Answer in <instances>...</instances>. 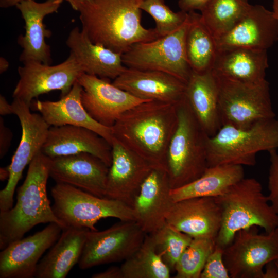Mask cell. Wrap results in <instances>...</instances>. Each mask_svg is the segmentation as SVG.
I'll use <instances>...</instances> for the list:
<instances>
[{"instance_id": "1", "label": "cell", "mask_w": 278, "mask_h": 278, "mask_svg": "<svg viewBox=\"0 0 278 278\" xmlns=\"http://www.w3.org/2000/svg\"><path fill=\"white\" fill-rule=\"evenodd\" d=\"M178 124L177 104L143 102L124 113L111 128L114 137L152 169L166 171V155Z\"/></svg>"}, {"instance_id": "2", "label": "cell", "mask_w": 278, "mask_h": 278, "mask_svg": "<svg viewBox=\"0 0 278 278\" xmlns=\"http://www.w3.org/2000/svg\"><path fill=\"white\" fill-rule=\"evenodd\" d=\"M143 0H92L78 8L81 30L93 43L123 55L133 45L159 38L141 23Z\"/></svg>"}, {"instance_id": "3", "label": "cell", "mask_w": 278, "mask_h": 278, "mask_svg": "<svg viewBox=\"0 0 278 278\" xmlns=\"http://www.w3.org/2000/svg\"><path fill=\"white\" fill-rule=\"evenodd\" d=\"M51 159L42 152L29 164L23 183L18 188L17 201L11 208L0 211V249L23 238L36 225L56 223L67 228L55 215L46 186Z\"/></svg>"}, {"instance_id": "4", "label": "cell", "mask_w": 278, "mask_h": 278, "mask_svg": "<svg viewBox=\"0 0 278 278\" xmlns=\"http://www.w3.org/2000/svg\"><path fill=\"white\" fill-rule=\"evenodd\" d=\"M216 199L221 207L222 220L215 242L223 249L241 230L256 226L269 233L278 227V215L255 178H243Z\"/></svg>"}, {"instance_id": "5", "label": "cell", "mask_w": 278, "mask_h": 278, "mask_svg": "<svg viewBox=\"0 0 278 278\" xmlns=\"http://www.w3.org/2000/svg\"><path fill=\"white\" fill-rule=\"evenodd\" d=\"M178 124L166 155V172L171 189L199 178L208 167L204 132L185 97L177 103Z\"/></svg>"}, {"instance_id": "6", "label": "cell", "mask_w": 278, "mask_h": 278, "mask_svg": "<svg viewBox=\"0 0 278 278\" xmlns=\"http://www.w3.org/2000/svg\"><path fill=\"white\" fill-rule=\"evenodd\" d=\"M278 148V128L274 118L241 129L223 125L207 142L208 167L223 164L254 166L256 154Z\"/></svg>"}, {"instance_id": "7", "label": "cell", "mask_w": 278, "mask_h": 278, "mask_svg": "<svg viewBox=\"0 0 278 278\" xmlns=\"http://www.w3.org/2000/svg\"><path fill=\"white\" fill-rule=\"evenodd\" d=\"M52 208L66 227L97 229L95 224L109 217L120 220H135L133 208L115 199L99 197L73 186L56 183L51 189Z\"/></svg>"}, {"instance_id": "8", "label": "cell", "mask_w": 278, "mask_h": 278, "mask_svg": "<svg viewBox=\"0 0 278 278\" xmlns=\"http://www.w3.org/2000/svg\"><path fill=\"white\" fill-rule=\"evenodd\" d=\"M218 77L221 126L246 129L260 121L275 118L269 84L266 79L246 83Z\"/></svg>"}, {"instance_id": "9", "label": "cell", "mask_w": 278, "mask_h": 278, "mask_svg": "<svg viewBox=\"0 0 278 278\" xmlns=\"http://www.w3.org/2000/svg\"><path fill=\"white\" fill-rule=\"evenodd\" d=\"M189 24L188 13L185 23L173 32L133 45L122 55L123 64L128 68L168 73L186 83L192 73L185 48Z\"/></svg>"}, {"instance_id": "10", "label": "cell", "mask_w": 278, "mask_h": 278, "mask_svg": "<svg viewBox=\"0 0 278 278\" xmlns=\"http://www.w3.org/2000/svg\"><path fill=\"white\" fill-rule=\"evenodd\" d=\"M223 259L231 278H263L266 265L278 259V227L265 234L256 226L238 231Z\"/></svg>"}, {"instance_id": "11", "label": "cell", "mask_w": 278, "mask_h": 278, "mask_svg": "<svg viewBox=\"0 0 278 278\" xmlns=\"http://www.w3.org/2000/svg\"><path fill=\"white\" fill-rule=\"evenodd\" d=\"M146 235L135 220H120L101 231L89 230L79 267L84 270L125 260L140 248Z\"/></svg>"}, {"instance_id": "12", "label": "cell", "mask_w": 278, "mask_h": 278, "mask_svg": "<svg viewBox=\"0 0 278 278\" xmlns=\"http://www.w3.org/2000/svg\"><path fill=\"white\" fill-rule=\"evenodd\" d=\"M14 114L20 121L22 135L19 145L8 166L10 176L6 186L0 191V211L13 207L16 186L25 167L41 152L50 126L40 114L33 113L30 107L21 99L13 98L11 103Z\"/></svg>"}, {"instance_id": "13", "label": "cell", "mask_w": 278, "mask_h": 278, "mask_svg": "<svg viewBox=\"0 0 278 278\" xmlns=\"http://www.w3.org/2000/svg\"><path fill=\"white\" fill-rule=\"evenodd\" d=\"M19 80L12 96L31 107L33 98L52 91L66 95L83 73L74 56L70 54L62 62L50 65L37 61L23 63L18 69Z\"/></svg>"}, {"instance_id": "14", "label": "cell", "mask_w": 278, "mask_h": 278, "mask_svg": "<svg viewBox=\"0 0 278 278\" xmlns=\"http://www.w3.org/2000/svg\"><path fill=\"white\" fill-rule=\"evenodd\" d=\"M109 80L83 73L77 81L82 87L81 100L89 114L99 124L111 128L126 111L150 100L138 98Z\"/></svg>"}, {"instance_id": "15", "label": "cell", "mask_w": 278, "mask_h": 278, "mask_svg": "<svg viewBox=\"0 0 278 278\" xmlns=\"http://www.w3.org/2000/svg\"><path fill=\"white\" fill-rule=\"evenodd\" d=\"M63 228L49 223L32 235L15 240L0 253L1 278L35 277L38 262L43 253L60 237Z\"/></svg>"}, {"instance_id": "16", "label": "cell", "mask_w": 278, "mask_h": 278, "mask_svg": "<svg viewBox=\"0 0 278 278\" xmlns=\"http://www.w3.org/2000/svg\"><path fill=\"white\" fill-rule=\"evenodd\" d=\"M112 149L105 197L120 201L132 208L142 184L152 168L115 137Z\"/></svg>"}, {"instance_id": "17", "label": "cell", "mask_w": 278, "mask_h": 278, "mask_svg": "<svg viewBox=\"0 0 278 278\" xmlns=\"http://www.w3.org/2000/svg\"><path fill=\"white\" fill-rule=\"evenodd\" d=\"M109 167L89 153L51 159L49 176L56 183L77 187L99 197H105Z\"/></svg>"}, {"instance_id": "18", "label": "cell", "mask_w": 278, "mask_h": 278, "mask_svg": "<svg viewBox=\"0 0 278 278\" xmlns=\"http://www.w3.org/2000/svg\"><path fill=\"white\" fill-rule=\"evenodd\" d=\"M277 40L278 21L272 11L260 5H251L236 25L216 41L218 49L240 47L267 50Z\"/></svg>"}, {"instance_id": "19", "label": "cell", "mask_w": 278, "mask_h": 278, "mask_svg": "<svg viewBox=\"0 0 278 278\" xmlns=\"http://www.w3.org/2000/svg\"><path fill=\"white\" fill-rule=\"evenodd\" d=\"M166 171L152 169L141 185L132 208L135 221L146 234H151L166 223L174 202L170 196Z\"/></svg>"}, {"instance_id": "20", "label": "cell", "mask_w": 278, "mask_h": 278, "mask_svg": "<svg viewBox=\"0 0 278 278\" xmlns=\"http://www.w3.org/2000/svg\"><path fill=\"white\" fill-rule=\"evenodd\" d=\"M63 1L46 0L39 3L24 0L16 6L25 22V34L18 39L22 48L20 61H37L47 64L52 62L50 48L45 41L51 32L46 28L44 19L47 15L57 12Z\"/></svg>"}, {"instance_id": "21", "label": "cell", "mask_w": 278, "mask_h": 278, "mask_svg": "<svg viewBox=\"0 0 278 278\" xmlns=\"http://www.w3.org/2000/svg\"><path fill=\"white\" fill-rule=\"evenodd\" d=\"M222 212L216 198L195 197L175 202L166 223L193 238L216 239L221 227Z\"/></svg>"}, {"instance_id": "22", "label": "cell", "mask_w": 278, "mask_h": 278, "mask_svg": "<svg viewBox=\"0 0 278 278\" xmlns=\"http://www.w3.org/2000/svg\"><path fill=\"white\" fill-rule=\"evenodd\" d=\"M41 152L51 159L89 153L99 158L109 167L112 163V149L109 143L95 132L77 126L50 127Z\"/></svg>"}, {"instance_id": "23", "label": "cell", "mask_w": 278, "mask_h": 278, "mask_svg": "<svg viewBox=\"0 0 278 278\" xmlns=\"http://www.w3.org/2000/svg\"><path fill=\"white\" fill-rule=\"evenodd\" d=\"M113 83L138 98L173 104L183 98L186 84L164 72L128 67Z\"/></svg>"}, {"instance_id": "24", "label": "cell", "mask_w": 278, "mask_h": 278, "mask_svg": "<svg viewBox=\"0 0 278 278\" xmlns=\"http://www.w3.org/2000/svg\"><path fill=\"white\" fill-rule=\"evenodd\" d=\"M82 86L77 81L70 91L57 101L37 100L30 108L39 111L50 126L73 125L89 129L106 140L112 146V129L94 120L84 108L81 100Z\"/></svg>"}, {"instance_id": "25", "label": "cell", "mask_w": 278, "mask_h": 278, "mask_svg": "<svg viewBox=\"0 0 278 278\" xmlns=\"http://www.w3.org/2000/svg\"><path fill=\"white\" fill-rule=\"evenodd\" d=\"M185 99L200 126L208 136L221 128L219 108V82L213 70L192 71L186 84Z\"/></svg>"}, {"instance_id": "26", "label": "cell", "mask_w": 278, "mask_h": 278, "mask_svg": "<svg viewBox=\"0 0 278 278\" xmlns=\"http://www.w3.org/2000/svg\"><path fill=\"white\" fill-rule=\"evenodd\" d=\"M66 44L84 73L114 80L127 68L121 54L92 42L78 27L71 31Z\"/></svg>"}, {"instance_id": "27", "label": "cell", "mask_w": 278, "mask_h": 278, "mask_svg": "<svg viewBox=\"0 0 278 278\" xmlns=\"http://www.w3.org/2000/svg\"><path fill=\"white\" fill-rule=\"evenodd\" d=\"M267 50L246 48L218 49L213 71L219 77L246 83L265 80Z\"/></svg>"}, {"instance_id": "28", "label": "cell", "mask_w": 278, "mask_h": 278, "mask_svg": "<svg viewBox=\"0 0 278 278\" xmlns=\"http://www.w3.org/2000/svg\"><path fill=\"white\" fill-rule=\"evenodd\" d=\"M88 228L68 227L39 263L35 277L65 278L81 255Z\"/></svg>"}, {"instance_id": "29", "label": "cell", "mask_w": 278, "mask_h": 278, "mask_svg": "<svg viewBox=\"0 0 278 278\" xmlns=\"http://www.w3.org/2000/svg\"><path fill=\"white\" fill-rule=\"evenodd\" d=\"M244 175L241 165L223 164L208 167L195 181L171 189L170 196L174 202L195 197H218L244 178Z\"/></svg>"}, {"instance_id": "30", "label": "cell", "mask_w": 278, "mask_h": 278, "mask_svg": "<svg viewBox=\"0 0 278 278\" xmlns=\"http://www.w3.org/2000/svg\"><path fill=\"white\" fill-rule=\"evenodd\" d=\"M188 13L189 24L185 39L188 64L195 72L212 70L218 53L216 39L202 22L200 14L195 11Z\"/></svg>"}, {"instance_id": "31", "label": "cell", "mask_w": 278, "mask_h": 278, "mask_svg": "<svg viewBox=\"0 0 278 278\" xmlns=\"http://www.w3.org/2000/svg\"><path fill=\"white\" fill-rule=\"evenodd\" d=\"M251 5L248 0H210L201 11V19L217 40L236 25Z\"/></svg>"}, {"instance_id": "32", "label": "cell", "mask_w": 278, "mask_h": 278, "mask_svg": "<svg viewBox=\"0 0 278 278\" xmlns=\"http://www.w3.org/2000/svg\"><path fill=\"white\" fill-rule=\"evenodd\" d=\"M123 278H169L171 271L157 253L151 236L146 234L140 248L120 267Z\"/></svg>"}, {"instance_id": "33", "label": "cell", "mask_w": 278, "mask_h": 278, "mask_svg": "<svg viewBox=\"0 0 278 278\" xmlns=\"http://www.w3.org/2000/svg\"><path fill=\"white\" fill-rule=\"evenodd\" d=\"M149 235L157 253L170 271H174L177 262L193 238L167 223Z\"/></svg>"}, {"instance_id": "34", "label": "cell", "mask_w": 278, "mask_h": 278, "mask_svg": "<svg viewBox=\"0 0 278 278\" xmlns=\"http://www.w3.org/2000/svg\"><path fill=\"white\" fill-rule=\"evenodd\" d=\"M215 239L193 238L177 262L176 278H200L206 261L214 249Z\"/></svg>"}, {"instance_id": "35", "label": "cell", "mask_w": 278, "mask_h": 278, "mask_svg": "<svg viewBox=\"0 0 278 278\" xmlns=\"http://www.w3.org/2000/svg\"><path fill=\"white\" fill-rule=\"evenodd\" d=\"M140 8L149 14L155 23V30L159 37L171 33L185 23L188 12H173L164 0H143Z\"/></svg>"}, {"instance_id": "36", "label": "cell", "mask_w": 278, "mask_h": 278, "mask_svg": "<svg viewBox=\"0 0 278 278\" xmlns=\"http://www.w3.org/2000/svg\"><path fill=\"white\" fill-rule=\"evenodd\" d=\"M224 249L215 244L208 256L200 278H230L229 271L223 259Z\"/></svg>"}, {"instance_id": "37", "label": "cell", "mask_w": 278, "mask_h": 278, "mask_svg": "<svg viewBox=\"0 0 278 278\" xmlns=\"http://www.w3.org/2000/svg\"><path fill=\"white\" fill-rule=\"evenodd\" d=\"M270 166L269 171L267 196L274 212L278 215V153L276 150L269 152Z\"/></svg>"}, {"instance_id": "38", "label": "cell", "mask_w": 278, "mask_h": 278, "mask_svg": "<svg viewBox=\"0 0 278 278\" xmlns=\"http://www.w3.org/2000/svg\"><path fill=\"white\" fill-rule=\"evenodd\" d=\"M12 138V133L0 118V158H3L8 152Z\"/></svg>"}, {"instance_id": "39", "label": "cell", "mask_w": 278, "mask_h": 278, "mask_svg": "<svg viewBox=\"0 0 278 278\" xmlns=\"http://www.w3.org/2000/svg\"><path fill=\"white\" fill-rule=\"evenodd\" d=\"M210 0H179L178 5L181 10L189 12L198 10L200 11Z\"/></svg>"}, {"instance_id": "40", "label": "cell", "mask_w": 278, "mask_h": 278, "mask_svg": "<svg viewBox=\"0 0 278 278\" xmlns=\"http://www.w3.org/2000/svg\"><path fill=\"white\" fill-rule=\"evenodd\" d=\"M92 277L123 278V275L120 267L112 266L103 272L94 274Z\"/></svg>"}, {"instance_id": "41", "label": "cell", "mask_w": 278, "mask_h": 278, "mask_svg": "<svg viewBox=\"0 0 278 278\" xmlns=\"http://www.w3.org/2000/svg\"><path fill=\"white\" fill-rule=\"evenodd\" d=\"M264 268L263 278H278V271L274 260L267 263Z\"/></svg>"}, {"instance_id": "42", "label": "cell", "mask_w": 278, "mask_h": 278, "mask_svg": "<svg viewBox=\"0 0 278 278\" xmlns=\"http://www.w3.org/2000/svg\"><path fill=\"white\" fill-rule=\"evenodd\" d=\"M0 114L2 116L14 114L11 104H9L6 98L0 95Z\"/></svg>"}, {"instance_id": "43", "label": "cell", "mask_w": 278, "mask_h": 278, "mask_svg": "<svg viewBox=\"0 0 278 278\" xmlns=\"http://www.w3.org/2000/svg\"><path fill=\"white\" fill-rule=\"evenodd\" d=\"M24 0H0V7L3 8L16 6Z\"/></svg>"}, {"instance_id": "44", "label": "cell", "mask_w": 278, "mask_h": 278, "mask_svg": "<svg viewBox=\"0 0 278 278\" xmlns=\"http://www.w3.org/2000/svg\"><path fill=\"white\" fill-rule=\"evenodd\" d=\"M92 0H67L71 7L75 10L77 11L80 5L84 3L90 2Z\"/></svg>"}, {"instance_id": "45", "label": "cell", "mask_w": 278, "mask_h": 278, "mask_svg": "<svg viewBox=\"0 0 278 278\" xmlns=\"http://www.w3.org/2000/svg\"><path fill=\"white\" fill-rule=\"evenodd\" d=\"M10 176V171L8 166L5 167H1L0 168V180L1 181H4L8 180Z\"/></svg>"}, {"instance_id": "46", "label": "cell", "mask_w": 278, "mask_h": 278, "mask_svg": "<svg viewBox=\"0 0 278 278\" xmlns=\"http://www.w3.org/2000/svg\"><path fill=\"white\" fill-rule=\"evenodd\" d=\"M9 62L4 57L0 58V73L2 74L6 72L9 67Z\"/></svg>"}, {"instance_id": "47", "label": "cell", "mask_w": 278, "mask_h": 278, "mask_svg": "<svg viewBox=\"0 0 278 278\" xmlns=\"http://www.w3.org/2000/svg\"><path fill=\"white\" fill-rule=\"evenodd\" d=\"M272 11L278 21V0H273Z\"/></svg>"}, {"instance_id": "48", "label": "cell", "mask_w": 278, "mask_h": 278, "mask_svg": "<svg viewBox=\"0 0 278 278\" xmlns=\"http://www.w3.org/2000/svg\"><path fill=\"white\" fill-rule=\"evenodd\" d=\"M275 262V264L276 265V266L277 267V271H278V259H276L275 260H274Z\"/></svg>"}, {"instance_id": "49", "label": "cell", "mask_w": 278, "mask_h": 278, "mask_svg": "<svg viewBox=\"0 0 278 278\" xmlns=\"http://www.w3.org/2000/svg\"><path fill=\"white\" fill-rule=\"evenodd\" d=\"M277 124V128H278V118L276 119Z\"/></svg>"}, {"instance_id": "50", "label": "cell", "mask_w": 278, "mask_h": 278, "mask_svg": "<svg viewBox=\"0 0 278 278\" xmlns=\"http://www.w3.org/2000/svg\"><path fill=\"white\" fill-rule=\"evenodd\" d=\"M63 1H67V0H63Z\"/></svg>"}]
</instances>
